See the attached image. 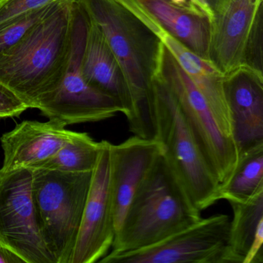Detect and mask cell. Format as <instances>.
Segmentation results:
<instances>
[{
  "instance_id": "cell-17",
  "label": "cell",
  "mask_w": 263,
  "mask_h": 263,
  "mask_svg": "<svg viewBox=\"0 0 263 263\" xmlns=\"http://www.w3.org/2000/svg\"><path fill=\"white\" fill-rule=\"evenodd\" d=\"M169 35L203 60L209 61L211 21L172 0H136Z\"/></svg>"
},
{
  "instance_id": "cell-26",
  "label": "cell",
  "mask_w": 263,
  "mask_h": 263,
  "mask_svg": "<svg viewBox=\"0 0 263 263\" xmlns=\"http://www.w3.org/2000/svg\"><path fill=\"white\" fill-rule=\"evenodd\" d=\"M0 263H27L13 249L0 243Z\"/></svg>"
},
{
  "instance_id": "cell-4",
  "label": "cell",
  "mask_w": 263,
  "mask_h": 263,
  "mask_svg": "<svg viewBox=\"0 0 263 263\" xmlns=\"http://www.w3.org/2000/svg\"><path fill=\"white\" fill-rule=\"evenodd\" d=\"M155 140L162 155L199 211L219 201L220 182L203 155L179 104L167 84L157 73L152 82Z\"/></svg>"
},
{
  "instance_id": "cell-7",
  "label": "cell",
  "mask_w": 263,
  "mask_h": 263,
  "mask_svg": "<svg viewBox=\"0 0 263 263\" xmlns=\"http://www.w3.org/2000/svg\"><path fill=\"white\" fill-rule=\"evenodd\" d=\"M158 73L175 95L220 184L226 182L238 161L233 139L222 132L201 92L164 45Z\"/></svg>"
},
{
  "instance_id": "cell-10",
  "label": "cell",
  "mask_w": 263,
  "mask_h": 263,
  "mask_svg": "<svg viewBox=\"0 0 263 263\" xmlns=\"http://www.w3.org/2000/svg\"><path fill=\"white\" fill-rule=\"evenodd\" d=\"M109 144L102 141L70 263L98 262L111 249L115 240Z\"/></svg>"
},
{
  "instance_id": "cell-2",
  "label": "cell",
  "mask_w": 263,
  "mask_h": 263,
  "mask_svg": "<svg viewBox=\"0 0 263 263\" xmlns=\"http://www.w3.org/2000/svg\"><path fill=\"white\" fill-rule=\"evenodd\" d=\"M75 1L60 3L0 53V83L29 108H39L62 82L71 52Z\"/></svg>"
},
{
  "instance_id": "cell-3",
  "label": "cell",
  "mask_w": 263,
  "mask_h": 263,
  "mask_svg": "<svg viewBox=\"0 0 263 263\" xmlns=\"http://www.w3.org/2000/svg\"><path fill=\"white\" fill-rule=\"evenodd\" d=\"M201 218L161 153L135 192L107 254L152 246Z\"/></svg>"
},
{
  "instance_id": "cell-15",
  "label": "cell",
  "mask_w": 263,
  "mask_h": 263,
  "mask_svg": "<svg viewBox=\"0 0 263 263\" xmlns=\"http://www.w3.org/2000/svg\"><path fill=\"white\" fill-rule=\"evenodd\" d=\"M74 134L51 121H23L0 138L4 154L0 172L36 168L53 157Z\"/></svg>"
},
{
  "instance_id": "cell-5",
  "label": "cell",
  "mask_w": 263,
  "mask_h": 263,
  "mask_svg": "<svg viewBox=\"0 0 263 263\" xmlns=\"http://www.w3.org/2000/svg\"><path fill=\"white\" fill-rule=\"evenodd\" d=\"M31 170L33 198L46 246L57 263H70L93 171Z\"/></svg>"
},
{
  "instance_id": "cell-8",
  "label": "cell",
  "mask_w": 263,
  "mask_h": 263,
  "mask_svg": "<svg viewBox=\"0 0 263 263\" xmlns=\"http://www.w3.org/2000/svg\"><path fill=\"white\" fill-rule=\"evenodd\" d=\"M230 219L226 215L201 218L164 239L137 250L107 254L101 263H229Z\"/></svg>"
},
{
  "instance_id": "cell-22",
  "label": "cell",
  "mask_w": 263,
  "mask_h": 263,
  "mask_svg": "<svg viewBox=\"0 0 263 263\" xmlns=\"http://www.w3.org/2000/svg\"><path fill=\"white\" fill-rule=\"evenodd\" d=\"M74 0H5L0 4V25L50 4Z\"/></svg>"
},
{
  "instance_id": "cell-14",
  "label": "cell",
  "mask_w": 263,
  "mask_h": 263,
  "mask_svg": "<svg viewBox=\"0 0 263 263\" xmlns=\"http://www.w3.org/2000/svg\"><path fill=\"white\" fill-rule=\"evenodd\" d=\"M161 153L162 147L158 141L136 135L121 144H109L110 187L116 232L135 192Z\"/></svg>"
},
{
  "instance_id": "cell-11",
  "label": "cell",
  "mask_w": 263,
  "mask_h": 263,
  "mask_svg": "<svg viewBox=\"0 0 263 263\" xmlns=\"http://www.w3.org/2000/svg\"><path fill=\"white\" fill-rule=\"evenodd\" d=\"M263 0H224L211 21L209 61L223 74L244 65L248 47L262 24Z\"/></svg>"
},
{
  "instance_id": "cell-18",
  "label": "cell",
  "mask_w": 263,
  "mask_h": 263,
  "mask_svg": "<svg viewBox=\"0 0 263 263\" xmlns=\"http://www.w3.org/2000/svg\"><path fill=\"white\" fill-rule=\"evenodd\" d=\"M233 211L228 238L229 263H243L263 223V189L246 201H229Z\"/></svg>"
},
{
  "instance_id": "cell-21",
  "label": "cell",
  "mask_w": 263,
  "mask_h": 263,
  "mask_svg": "<svg viewBox=\"0 0 263 263\" xmlns=\"http://www.w3.org/2000/svg\"><path fill=\"white\" fill-rule=\"evenodd\" d=\"M58 2L22 15L0 25V53L16 44L36 23L51 13Z\"/></svg>"
},
{
  "instance_id": "cell-25",
  "label": "cell",
  "mask_w": 263,
  "mask_h": 263,
  "mask_svg": "<svg viewBox=\"0 0 263 263\" xmlns=\"http://www.w3.org/2000/svg\"><path fill=\"white\" fill-rule=\"evenodd\" d=\"M263 223L260 224L243 263H263Z\"/></svg>"
},
{
  "instance_id": "cell-13",
  "label": "cell",
  "mask_w": 263,
  "mask_h": 263,
  "mask_svg": "<svg viewBox=\"0 0 263 263\" xmlns=\"http://www.w3.org/2000/svg\"><path fill=\"white\" fill-rule=\"evenodd\" d=\"M119 1L159 38L201 92L222 132L232 138L230 115L224 91V74L164 31L136 0Z\"/></svg>"
},
{
  "instance_id": "cell-16",
  "label": "cell",
  "mask_w": 263,
  "mask_h": 263,
  "mask_svg": "<svg viewBox=\"0 0 263 263\" xmlns=\"http://www.w3.org/2000/svg\"><path fill=\"white\" fill-rule=\"evenodd\" d=\"M87 17L81 73L90 85L118 103L127 120L133 110V102L125 77L99 27Z\"/></svg>"
},
{
  "instance_id": "cell-6",
  "label": "cell",
  "mask_w": 263,
  "mask_h": 263,
  "mask_svg": "<svg viewBox=\"0 0 263 263\" xmlns=\"http://www.w3.org/2000/svg\"><path fill=\"white\" fill-rule=\"evenodd\" d=\"M87 20L84 9L75 2L71 52L65 75L56 91L38 108L49 121L63 127L104 121L122 113L113 98L90 85L81 73Z\"/></svg>"
},
{
  "instance_id": "cell-20",
  "label": "cell",
  "mask_w": 263,
  "mask_h": 263,
  "mask_svg": "<svg viewBox=\"0 0 263 263\" xmlns=\"http://www.w3.org/2000/svg\"><path fill=\"white\" fill-rule=\"evenodd\" d=\"M102 147L87 133L75 132L73 136L53 157L35 169H48L62 172H93Z\"/></svg>"
},
{
  "instance_id": "cell-24",
  "label": "cell",
  "mask_w": 263,
  "mask_h": 263,
  "mask_svg": "<svg viewBox=\"0 0 263 263\" xmlns=\"http://www.w3.org/2000/svg\"><path fill=\"white\" fill-rule=\"evenodd\" d=\"M175 4L207 16L212 21L224 0H172Z\"/></svg>"
},
{
  "instance_id": "cell-27",
  "label": "cell",
  "mask_w": 263,
  "mask_h": 263,
  "mask_svg": "<svg viewBox=\"0 0 263 263\" xmlns=\"http://www.w3.org/2000/svg\"><path fill=\"white\" fill-rule=\"evenodd\" d=\"M5 0H0V4H2V3H4Z\"/></svg>"
},
{
  "instance_id": "cell-9",
  "label": "cell",
  "mask_w": 263,
  "mask_h": 263,
  "mask_svg": "<svg viewBox=\"0 0 263 263\" xmlns=\"http://www.w3.org/2000/svg\"><path fill=\"white\" fill-rule=\"evenodd\" d=\"M32 180L31 169L0 172V243L27 263H57L40 229Z\"/></svg>"
},
{
  "instance_id": "cell-12",
  "label": "cell",
  "mask_w": 263,
  "mask_h": 263,
  "mask_svg": "<svg viewBox=\"0 0 263 263\" xmlns=\"http://www.w3.org/2000/svg\"><path fill=\"white\" fill-rule=\"evenodd\" d=\"M224 91L238 157L263 144V73L240 66L224 75Z\"/></svg>"
},
{
  "instance_id": "cell-1",
  "label": "cell",
  "mask_w": 263,
  "mask_h": 263,
  "mask_svg": "<svg viewBox=\"0 0 263 263\" xmlns=\"http://www.w3.org/2000/svg\"><path fill=\"white\" fill-rule=\"evenodd\" d=\"M99 27L118 60L132 95L129 130L155 140L152 82L159 69L163 44L159 38L119 0H76Z\"/></svg>"
},
{
  "instance_id": "cell-23",
  "label": "cell",
  "mask_w": 263,
  "mask_h": 263,
  "mask_svg": "<svg viewBox=\"0 0 263 263\" xmlns=\"http://www.w3.org/2000/svg\"><path fill=\"white\" fill-rule=\"evenodd\" d=\"M28 106L7 86L0 83V118L18 117Z\"/></svg>"
},
{
  "instance_id": "cell-19",
  "label": "cell",
  "mask_w": 263,
  "mask_h": 263,
  "mask_svg": "<svg viewBox=\"0 0 263 263\" xmlns=\"http://www.w3.org/2000/svg\"><path fill=\"white\" fill-rule=\"evenodd\" d=\"M263 189V144L238 155L236 166L226 182L220 184L218 199L246 201Z\"/></svg>"
}]
</instances>
